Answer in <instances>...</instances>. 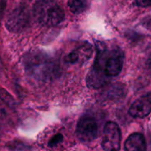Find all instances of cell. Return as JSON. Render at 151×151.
Here are the masks:
<instances>
[{"instance_id": "1", "label": "cell", "mask_w": 151, "mask_h": 151, "mask_svg": "<svg viewBox=\"0 0 151 151\" xmlns=\"http://www.w3.org/2000/svg\"><path fill=\"white\" fill-rule=\"evenodd\" d=\"M23 64L27 73L36 79L47 80L56 74L54 62L40 52L27 53L23 59Z\"/></svg>"}, {"instance_id": "2", "label": "cell", "mask_w": 151, "mask_h": 151, "mask_svg": "<svg viewBox=\"0 0 151 151\" xmlns=\"http://www.w3.org/2000/svg\"><path fill=\"white\" fill-rule=\"evenodd\" d=\"M33 16L40 24L53 27L64 21L65 11L52 0H41L33 6Z\"/></svg>"}, {"instance_id": "3", "label": "cell", "mask_w": 151, "mask_h": 151, "mask_svg": "<svg viewBox=\"0 0 151 151\" xmlns=\"http://www.w3.org/2000/svg\"><path fill=\"white\" fill-rule=\"evenodd\" d=\"M124 64V53L118 47L99 50L97 53L94 65L101 68L104 73L110 76H116L121 73Z\"/></svg>"}, {"instance_id": "4", "label": "cell", "mask_w": 151, "mask_h": 151, "mask_svg": "<svg viewBox=\"0 0 151 151\" xmlns=\"http://www.w3.org/2000/svg\"><path fill=\"white\" fill-rule=\"evenodd\" d=\"M30 23V14L27 7L21 5L16 8L6 20V28L11 33H20L27 29Z\"/></svg>"}, {"instance_id": "5", "label": "cell", "mask_w": 151, "mask_h": 151, "mask_svg": "<svg viewBox=\"0 0 151 151\" xmlns=\"http://www.w3.org/2000/svg\"><path fill=\"white\" fill-rule=\"evenodd\" d=\"M104 151H119L121 146V130L116 123L108 122L104 127L101 142Z\"/></svg>"}, {"instance_id": "6", "label": "cell", "mask_w": 151, "mask_h": 151, "mask_svg": "<svg viewBox=\"0 0 151 151\" xmlns=\"http://www.w3.org/2000/svg\"><path fill=\"white\" fill-rule=\"evenodd\" d=\"M78 139L83 142H90L98 136L99 126L97 122L93 117L85 116L81 117L76 130Z\"/></svg>"}, {"instance_id": "7", "label": "cell", "mask_w": 151, "mask_h": 151, "mask_svg": "<svg viewBox=\"0 0 151 151\" xmlns=\"http://www.w3.org/2000/svg\"><path fill=\"white\" fill-rule=\"evenodd\" d=\"M151 113V93L138 99L132 104L129 113L134 118H145Z\"/></svg>"}, {"instance_id": "8", "label": "cell", "mask_w": 151, "mask_h": 151, "mask_svg": "<svg viewBox=\"0 0 151 151\" xmlns=\"http://www.w3.org/2000/svg\"><path fill=\"white\" fill-rule=\"evenodd\" d=\"M109 81V76L97 65H93L88 72L86 78L87 86L91 89H99L105 86Z\"/></svg>"}, {"instance_id": "9", "label": "cell", "mask_w": 151, "mask_h": 151, "mask_svg": "<svg viewBox=\"0 0 151 151\" xmlns=\"http://www.w3.org/2000/svg\"><path fill=\"white\" fill-rule=\"evenodd\" d=\"M92 54V46L88 43H86L70 52L67 56L65 60L67 62H69L70 64L82 63L88 60L91 57Z\"/></svg>"}, {"instance_id": "10", "label": "cell", "mask_w": 151, "mask_h": 151, "mask_svg": "<svg viewBox=\"0 0 151 151\" xmlns=\"http://www.w3.org/2000/svg\"><path fill=\"white\" fill-rule=\"evenodd\" d=\"M124 151H147L145 136L140 133L130 135L124 142Z\"/></svg>"}, {"instance_id": "11", "label": "cell", "mask_w": 151, "mask_h": 151, "mask_svg": "<svg viewBox=\"0 0 151 151\" xmlns=\"http://www.w3.org/2000/svg\"><path fill=\"white\" fill-rule=\"evenodd\" d=\"M68 8L74 14H80L88 8V0H69Z\"/></svg>"}, {"instance_id": "12", "label": "cell", "mask_w": 151, "mask_h": 151, "mask_svg": "<svg viewBox=\"0 0 151 151\" xmlns=\"http://www.w3.org/2000/svg\"><path fill=\"white\" fill-rule=\"evenodd\" d=\"M7 148L9 151H30V147L20 141H11L7 143Z\"/></svg>"}, {"instance_id": "13", "label": "cell", "mask_w": 151, "mask_h": 151, "mask_svg": "<svg viewBox=\"0 0 151 151\" xmlns=\"http://www.w3.org/2000/svg\"><path fill=\"white\" fill-rule=\"evenodd\" d=\"M0 99L2 100L4 104L7 106H9L10 107H14V100L12 98L9 93L7 92L5 90L0 89Z\"/></svg>"}, {"instance_id": "14", "label": "cell", "mask_w": 151, "mask_h": 151, "mask_svg": "<svg viewBox=\"0 0 151 151\" xmlns=\"http://www.w3.org/2000/svg\"><path fill=\"white\" fill-rule=\"evenodd\" d=\"M63 139V136L61 133H57V134L54 135L50 139V141L48 142V147H54L57 146L59 144H60L61 142H62Z\"/></svg>"}, {"instance_id": "15", "label": "cell", "mask_w": 151, "mask_h": 151, "mask_svg": "<svg viewBox=\"0 0 151 151\" xmlns=\"http://www.w3.org/2000/svg\"><path fill=\"white\" fill-rule=\"evenodd\" d=\"M136 2L138 6L142 8L151 6V0H136Z\"/></svg>"}, {"instance_id": "16", "label": "cell", "mask_w": 151, "mask_h": 151, "mask_svg": "<svg viewBox=\"0 0 151 151\" xmlns=\"http://www.w3.org/2000/svg\"><path fill=\"white\" fill-rule=\"evenodd\" d=\"M6 8V0H0V17L3 14Z\"/></svg>"}, {"instance_id": "17", "label": "cell", "mask_w": 151, "mask_h": 151, "mask_svg": "<svg viewBox=\"0 0 151 151\" xmlns=\"http://www.w3.org/2000/svg\"><path fill=\"white\" fill-rule=\"evenodd\" d=\"M2 71V62H1V60H0V74H1Z\"/></svg>"}, {"instance_id": "18", "label": "cell", "mask_w": 151, "mask_h": 151, "mask_svg": "<svg viewBox=\"0 0 151 151\" xmlns=\"http://www.w3.org/2000/svg\"><path fill=\"white\" fill-rule=\"evenodd\" d=\"M149 62H150V63H151V51H150V56H149Z\"/></svg>"}]
</instances>
